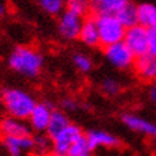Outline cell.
Masks as SVG:
<instances>
[{
	"mask_svg": "<svg viewBox=\"0 0 156 156\" xmlns=\"http://www.w3.org/2000/svg\"><path fill=\"white\" fill-rule=\"evenodd\" d=\"M44 65V57L32 46H17L9 55L10 69L24 77H37Z\"/></svg>",
	"mask_w": 156,
	"mask_h": 156,
	"instance_id": "obj_1",
	"label": "cell"
},
{
	"mask_svg": "<svg viewBox=\"0 0 156 156\" xmlns=\"http://www.w3.org/2000/svg\"><path fill=\"white\" fill-rule=\"evenodd\" d=\"M36 103V99L24 89L7 87L2 90V106L6 115L9 116L27 120Z\"/></svg>",
	"mask_w": 156,
	"mask_h": 156,
	"instance_id": "obj_2",
	"label": "cell"
},
{
	"mask_svg": "<svg viewBox=\"0 0 156 156\" xmlns=\"http://www.w3.org/2000/svg\"><path fill=\"white\" fill-rule=\"evenodd\" d=\"M98 30H99L100 46H109L112 43L120 42L125 37L126 27L123 26L115 16V13H108V12H98L95 16Z\"/></svg>",
	"mask_w": 156,
	"mask_h": 156,
	"instance_id": "obj_3",
	"label": "cell"
},
{
	"mask_svg": "<svg viewBox=\"0 0 156 156\" xmlns=\"http://www.w3.org/2000/svg\"><path fill=\"white\" fill-rule=\"evenodd\" d=\"M103 56L109 65L118 70H128L133 67V63L136 59V56L123 40L105 46Z\"/></svg>",
	"mask_w": 156,
	"mask_h": 156,
	"instance_id": "obj_4",
	"label": "cell"
},
{
	"mask_svg": "<svg viewBox=\"0 0 156 156\" xmlns=\"http://www.w3.org/2000/svg\"><path fill=\"white\" fill-rule=\"evenodd\" d=\"M57 17H59L57 19V33H59V36L63 40H67V42L77 40L85 17L66 9L63 10Z\"/></svg>",
	"mask_w": 156,
	"mask_h": 156,
	"instance_id": "obj_5",
	"label": "cell"
},
{
	"mask_svg": "<svg viewBox=\"0 0 156 156\" xmlns=\"http://www.w3.org/2000/svg\"><path fill=\"white\" fill-rule=\"evenodd\" d=\"M123 42L128 44V48L132 50L135 56L145 55L147 53V29L139 23L126 27Z\"/></svg>",
	"mask_w": 156,
	"mask_h": 156,
	"instance_id": "obj_6",
	"label": "cell"
},
{
	"mask_svg": "<svg viewBox=\"0 0 156 156\" xmlns=\"http://www.w3.org/2000/svg\"><path fill=\"white\" fill-rule=\"evenodd\" d=\"M85 135L80 126H77L75 123H69L66 128L52 137V151L65 153L69 151V147L82 136Z\"/></svg>",
	"mask_w": 156,
	"mask_h": 156,
	"instance_id": "obj_7",
	"label": "cell"
},
{
	"mask_svg": "<svg viewBox=\"0 0 156 156\" xmlns=\"http://www.w3.org/2000/svg\"><path fill=\"white\" fill-rule=\"evenodd\" d=\"M2 139V146L9 156H24L33 152V136L22 135V136H5Z\"/></svg>",
	"mask_w": 156,
	"mask_h": 156,
	"instance_id": "obj_8",
	"label": "cell"
},
{
	"mask_svg": "<svg viewBox=\"0 0 156 156\" xmlns=\"http://www.w3.org/2000/svg\"><path fill=\"white\" fill-rule=\"evenodd\" d=\"M53 108L46 102H40V103L34 105L32 113L29 115V126L32 130L36 133H46L50 122V116H52Z\"/></svg>",
	"mask_w": 156,
	"mask_h": 156,
	"instance_id": "obj_9",
	"label": "cell"
},
{
	"mask_svg": "<svg viewBox=\"0 0 156 156\" xmlns=\"http://www.w3.org/2000/svg\"><path fill=\"white\" fill-rule=\"evenodd\" d=\"M133 70L142 82L152 83L156 80V56L151 53H145L136 56L133 63Z\"/></svg>",
	"mask_w": 156,
	"mask_h": 156,
	"instance_id": "obj_10",
	"label": "cell"
},
{
	"mask_svg": "<svg viewBox=\"0 0 156 156\" xmlns=\"http://www.w3.org/2000/svg\"><path fill=\"white\" fill-rule=\"evenodd\" d=\"M85 136L93 151L99 149V147L113 149L120 145V139L116 135L106 132V130H100V129H92L87 133H85Z\"/></svg>",
	"mask_w": 156,
	"mask_h": 156,
	"instance_id": "obj_11",
	"label": "cell"
},
{
	"mask_svg": "<svg viewBox=\"0 0 156 156\" xmlns=\"http://www.w3.org/2000/svg\"><path fill=\"white\" fill-rule=\"evenodd\" d=\"M30 132H32V129L23 119L13 118L9 115L0 118V137L30 135Z\"/></svg>",
	"mask_w": 156,
	"mask_h": 156,
	"instance_id": "obj_12",
	"label": "cell"
},
{
	"mask_svg": "<svg viewBox=\"0 0 156 156\" xmlns=\"http://www.w3.org/2000/svg\"><path fill=\"white\" fill-rule=\"evenodd\" d=\"M122 123L132 132L140 133V135H147L152 136V133L155 132L156 125L152 123L151 120L137 116L135 113H123L122 115Z\"/></svg>",
	"mask_w": 156,
	"mask_h": 156,
	"instance_id": "obj_13",
	"label": "cell"
},
{
	"mask_svg": "<svg viewBox=\"0 0 156 156\" xmlns=\"http://www.w3.org/2000/svg\"><path fill=\"white\" fill-rule=\"evenodd\" d=\"M79 40L90 49H96L100 46L99 30H98V24H96L95 17L83 19L80 33H79Z\"/></svg>",
	"mask_w": 156,
	"mask_h": 156,
	"instance_id": "obj_14",
	"label": "cell"
},
{
	"mask_svg": "<svg viewBox=\"0 0 156 156\" xmlns=\"http://www.w3.org/2000/svg\"><path fill=\"white\" fill-rule=\"evenodd\" d=\"M137 23L147 30L156 29V3L143 2L137 5Z\"/></svg>",
	"mask_w": 156,
	"mask_h": 156,
	"instance_id": "obj_15",
	"label": "cell"
},
{
	"mask_svg": "<svg viewBox=\"0 0 156 156\" xmlns=\"http://www.w3.org/2000/svg\"><path fill=\"white\" fill-rule=\"evenodd\" d=\"M115 16L125 27H130L137 23V5L129 2L126 5H123L122 7H119L115 12Z\"/></svg>",
	"mask_w": 156,
	"mask_h": 156,
	"instance_id": "obj_16",
	"label": "cell"
},
{
	"mask_svg": "<svg viewBox=\"0 0 156 156\" xmlns=\"http://www.w3.org/2000/svg\"><path fill=\"white\" fill-rule=\"evenodd\" d=\"M70 123L69 118H67V115L63 112V110H56V109H53L52 112V116H50V122H49V126H48V136L52 139L55 135L63 130V129L66 128L67 125Z\"/></svg>",
	"mask_w": 156,
	"mask_h": 156,
	"instance_id": "obj_17",
	"label": "cell"
},
{
	"mask_svg": "<svg viewBox=\"0 0 156 156\" xmlns=\"http://www.w3.org/2000/svg\"><path fill=\"white\" fill-rule=\"evenodd\" d=\"M67 156H93V149L90 147L87 139H86L85 135H82L77 140H76L69 151L66 152Z\"/></svg>",
	"mask_w": 156,
	"mask_h": 156,
	"instance_id": "obj_18",
	"label": "cell"
},
{
	"mask_svg": "<svg viewBox=\"0 0 156 156\" xmlns=\"http://www.w3.org/2000/svg\"><path fill=\"white\" fill-rule=\"evenodd\" d=\"M37 5L49 16H59L66 9V0H37Z\"/></svg>",
	"mask_w": 156,
	"mask_h": 156,
	"instance_id": "obj_19",
	"label": "cell"
},
{
	"mask_svg": "<svg viewBox=\"0 0 156 156\" xmlns=\"http://www.w3.org/2000/svg\"><path fill=\"white\" fill-rule=\"evenodd\" d=\"M72 60H73L75 67L80 73H90L93 70V59L87 53H83V52L75 53L73 57H72Z\"/></svg>",
	"mask_w": 156,
	"mask_h": 156,
	"instance_id": "obj_20",
	"label": "cell"
},
{
	"mask_svg": "<svg viewBox=\"0 0 156 156\" xmlns=\"http://www.w3.org/2000/svg\"><path fill=\"white\" fill-rule=\"evenodd\" d=\"M52 149V139L43 133H39L36 136H33V152L37 156H43L44 153L50 152Z\"/></svg>",
	"mask_w": 156,
	"mask_h": 156,
	"instance_id": "obj_21",
	"label": "cell"
},
{
	"mask_svg": "<svg viewBox=\"0 0 156 156\" xmlns=\"http://www.w3.org/2000/svg\"><path fill=\"white\" fill-rule=\"evenodd\" d=\"M132 0H96L95 7L98 12H108V13H115L119 7L126 5Z\"/></svg>",
	"mask_w": 156,
	"mask_h": 156,
	"instance_id": "obj_22",
	"label": "cell"
},
{
	"mask_svg": "<svg viewBox=\"0 0 156 156\" xmlns=\"http://www.w3.org/2000/svg\"><path fill=\"white\" fill-rule=\"evenodd\" d=\"M100 90H102V93L109 98H113V96L119 95L120 93V83H119L115 77H105L103 80L100 82Z\"/></svg>",
	"mask_w": 156,
	"mask_h": 156,
	"instance_id": "obj_23",
	"label": "cell"
},
{
	"mask_svg": "<svg viewBox=\"0 0 156 156\" xmlns=\"http://www.w3.org/2000/svg\"><path fill=\"white\" fill-rule=\"evenodd\" d=\"M90 7H92L90 0H66V10L80 14L83 17L89 13Z\"/></svg>",
	"mask_w": 156,
	"mask_h": 156,
	"instance_id": "obj_24",
	"label": "cell"
},
{
	"mask_svg": "<svg viewBox=\"0 0 156 156\" xmlns=\"http://www.w3.org/2000/svg\"><path fill=\"white\" fill-rule=\"evenodd\" d=\"M147 53L156 56V29L147 30Z\"/></svg>",
	"mask_w": 156,
	"mask_h": 156,
	"instance_id": "obj_25",
	"label": "cell"
},
{
	"mask_svg": "<svg viewBox=\"0 0 156 156\" xmlns=\"http://www.w3.org/2000/svg\"><path fill=\"white\" fill-rule=\"evenodd\" d=\"M62 108L66 112H73V110L77 109V102L75 99H72V98H66V99L62 100Z\"/></svg>",
	"mask_w": 156,
	"mask_h": 156,
	"instance_id": "obj_26",
	"label": "cell"
},
{
	"mask_svg": "<svg viewBox=\"0 0 156 156\" xmlns=\"http://www.w3.org/2000/svg\"><path fill=\"white\" fill-rule=\"evenodd\" d=\"M147 98L153 105H156V80L152 82L149 89H147Z\"/></svg>",
	"mask_w": 156,
	"mask_h": 156,
	"instance_id": "obj_27",
	"label": "cell"
},
{
	"mask_svg": "<svg viewBox=\"0 0 156 156\" xmlns=\"http://www.w3.org/2000/svg\"><path fill=\"white\" fill-rule=\"evenodd\" d=\"M43 156H67V155H65V153H59V152H55V151H50V152H48V153H44Z\"/></svg>",
	"mask_w": 156,
	"mask_h": 156,
	"instance_id": "obj_28",
	"label": "cell"
},
{
	"mask_svg": "<svg viewBox=\"0 0 156 156\" xmlns=\"http://www.w3.org/2000/svg\"><path fill=\"white\" fill-rule=\"evenodd\" d=\"M6 14V5L3 2H0V17H3Z\"/></svg>",
	"mask_w": 156,
	"mask_h": 156,
	"instance_id": "obj_29",
	"label": "cell"
},
{
	"mask_svg": "<svg viewBox=\"0 0 156 156\" xmlns=\"http://www.w3.org/2000/svg\"><path fill=\"white\" fill-rule=\"evenodd\" d=\"M152 137H153V152L156 155V128H155V132L152 133Z\"/></svg>",
	"mask_w": 156,
	"mask_h": 156,
	"instance_id": "obj_30",
	"label": "cell"
},
{
	"mask_svg": "<svg viewBox=\"0 0 156 156\" xmlns=\"http://www.w3.org/2000/svg\"><path fill=\"white\" fill-rule=\"evenodd\" d=\"M0 109H3V106H2V90H0Z\"/></svg>",
	"mask_w": 156,
	"mask_h": 156,
	"instance_id": "obj_31",
	"label": "cell"
},
{
	"mask_svg": "<svg viewBox=\"0 0 156 156\" xmlns=\"http://www.w3.org/2000/svg\"><path fill=\"white\" fill-rule=\"evenodd\" d=\"M95 2L96 0H90V3H92V5H95Z\"/></svg>",
	"mask_w": 156,
	"mask_h": 156,
	"instance_id": "obj_32",
	"label": "cell"
}]
</instances>
